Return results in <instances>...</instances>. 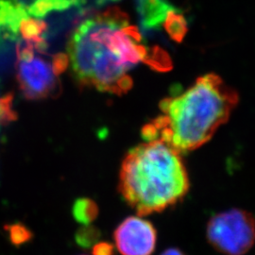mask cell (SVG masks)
Wrapping results in <instances>:
<instances>
[{"label":"cell","instance_id":"14","mask_svg":"<svg viewBox=\"0 0 255 255\" xmlns=\"http://www.w3.org/2000/svg\"><path fill=\"white\" fill-rule=\"evenodd\" d=\"M13 94L9 93L0 97V125L5 126L17 119V113L12 109Z\"/></svg>","mask_w":255,"mask_h":255},{"label":"cell","instance_id":"3","mask_svg":"<svg viewBox=\"0 0 255 255\" xmlns=\"http://www.w3.org/2000/svg\"><path fill=\"white\" fill-rule=\"evenodd\" d=\"M119 188L139 216H147L181 201L188 191L189 179L180 152L157 139L128 151L120 168Z\"/></svg>","mask_w":255,"mask_h":255},{"label":"cell","instance_id":"10","mask_svg":"<svg viewBox=\"0 0 255 255\" xmlns=\"http://www.w3.org/2000/svg\"><path fill=\"white\" fill-rule=\"evenodd\" d=\"M47 29L46 22L41 19L27 16L23 19L19 26V35L25 40L30 42H37L44 39V33Z\"/></svg>","mask_w":255,"mask_h":255},{"label":"cell","instance_id":"13","mask_svg":"<svg viewBox=\"0 0 255 255\" xmlns=\"http://www.w3.org/2000/svg\"><path fill=\"white\" fill-rule=\"evenodd\" d=\"M101 238V231L90 225H84L76 235V242L82 248H90Z\"/></svg>","mask_w":255,"mask_h":255},{"label":"cell","instance_id":"12","mask_svg":"<svg viewBox=\"0 0 255 255\" xmlns=\"http://www.w3.org/2000/svg\"><path fill=\"white\" fill-rule=\"evenodd\" d=\"M144 63L158 71H167L172 67L169 56L158 46L148 50Z\"/></svg>","mask_w":255,"mask_h":255},{"label":"cell","instance_id":"5","mask_svg":"<svg viewBox=\"0 0 255 255\" xmlns=\"http://www.w3.org/2000/svg\"><path fill=\"white\" fill-rule=\"evenodd\" d=\"M16 79L23 96L29 101L48 99L60 92L52 63L35 55L28 61H17Z\"/></svg>","mask_w":255,"mask_h":255},{"label":"cell","instance_id":"8","mask_svg":"<svg viewBox=\"0 0 255 255\" xmlns=\"http://www.w3.org/2000/svg\"><path fill=\"white\" fill-rule=\"evenodd\" d=\"M141 26L144 30L158 29L167 13L174 9L166 0H135Z\"/></svg>","mask_w":255,"mask_h":255},{"label":"cell","instance_id":"1","mask_svg":"<svg viewBox=\"0 0 255 255\" xmlns=\"http://www.w3.org/2000/svg\"><path fill=\"white\" fill-rule=\"evenodd\" d=\"M68 58L80 85L117 95L132 86L128 71L144 62L148 49L127 14L112 8L86 19L69 40Z\"/></svg>","mask_w":255,"mask_h":255},{"label":"cell","instance_id":"9","mask_svg":"<svg viewBox=\"0 0 255 255\" xmlns=\"http://www.w3.org/2000/svg\"><path fill=\"white\" fill-rule=\"evenodd\" d=\"M72 215L80 224L90 225L99 216V207L91 199L80 198L74 202Z\"/></svg>","mask_w":255,"mask_h":255},{"label":"cell","instance_id":"17","mask_svg":"<svg viewBox=\"0 0 255 255\" xmlns=\"http://www.w3.org/2000/svg\"><path fill=\"white\" fill-rule=\"evenodd\" d=\"M94 255H114V246L108 242H99L93 247Z\"/></svg>","mask_w":255,"mask_h":255},{"label":"cell","instance_id":"4","mask_svg":"<svg viewBox=\"0 0 255 255\" xmlns=\"http://www.w3.org/2000/svg\"><path fill=\"white\" fill-rule=\"evenodd\" d=\"M207 237L213 246L225 255H244L255 243L254 219L240 210L220 213L210 220Z\"/></svg>","mask_w":255,"mask_h":255},{"label":"cell","instance_id":"2","mask_svg":"<svg viewBox=\"0 0 255 255\" xmlns=\"http://www.w3.org/2000/svg\"><path fill=\"white\" fill-rule=\"evenodd\" d=\"M236 101L235 92L219 76L206 74L161 101L162 114L143 127L142 135L146 141L162 140L180 153L196 149L227 120Z\"/></svg>","mask_w":255,"mask_h":255},{"label":"cell","instance_id":"19","mask_svg":"<svg viewBox=\"0 0 255 255\" xmlns=\"http://www.w3.org/2000/svg\"><path fill=\"white\" fill-rule=\"evenodd\" d=\"M113 1H119V0H97L98 4H100V5L108 3V2H113Z\"/></svg>","mask_w":255,"mask_h":255},{"label":"cell","instance_id":"7","mask_svg":"<svg viewBox=\"0 0 255 255\" xmlns=\"http://www.w3.org/2000/svg\"><path fill=\"white\" fill-rule=\"evenodd\" d=\"M28 15L27 7L20 0H0V32L10 40L19 37V26Z\"/></svg>","mask_w":255,"mask_h":255},{"label":"cell","instance_id":"15","mask_svg":"<svg viewBox=\"0 0 255 255\" xmlns=\"http://www.w3.org/2000/svg\"><path fill=\"white\" fill-rule=\"evenodd\" d=\"M52 65H53V69H54L56 75L60 76L69 65L68 56L64 53L55 55L53 61H52Z\"/></svg>","mask_w":255,"mask_h":255},{"label":"cell","instance_id":"11","mask_svg":"<svg viewBox=\"0 0 255 255\" xmlns=\"http://www.w3.org/2000/svg\"><path fill=\"white\" fill-rule=\"evenodd\" d=\"M164 27L170 38L174 41L182 42L187 31V24L182 14L177 12V9H171L164 20Z\"/></svg>","mask_w":255,"mask_h":255},{"label":"cell","instance_id":"16","mask_svg":"<svg viewBox=\"0 0 255 255\" xmlns=\"http://www.w3.org/2000/svg\"><path fill=\"white\" fill-rule=\"evenodd\" d=\"M10 234H11L12 241L16 244L23 243L24 241H26L30 237V234L27 232V229L24 228L23 226L19 227L17 225L11 227Z\"/></svg>","mask_w":255,"mask_h":255},{"label":"cell","instance_id":"6","mask_svg":"<svg viewBox=\"0 0 255 255\" xmlns=\"http://www.w3.org/2000/svg\"><path fill=\"white\" fill-rule=\"evenodd\" d=\"M114 238L121 255H151L156 246L157 233L148 220L129 217L116 229Z\"/></svg>","mask_w":255,"mask_h":255},{"label":"cell","instance_id":"18","mask_svg":"<svg viewBox=\"0 0 255 255\" xmlns=\"http://www.w3.org/2000/svg\"><path fill=\"white\" fill-rule=\"evenodd\" d=\"M161 255H185L179 249H167Z\"/></svg>","mask_w":255,"mask_h":255}]
</instances>
